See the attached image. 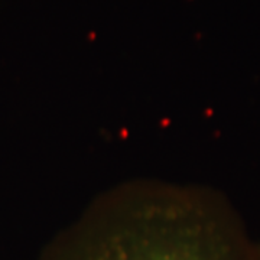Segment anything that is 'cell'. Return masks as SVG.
I'll use <instances>...</instances> for the list:
<instances>
[{
	"mask_svg": "<svg viewBox=\"0 0 260 260\" xmlns=\"http://www.w3.org/2000/svg\"><path fill=\"white\" fill-rule=\"evenodd\" d=\"M37 260H260L242 214L213 186L138 178L107 188Z\"/></svg>",
	"mask_w": 260,
	"mask_h": 260,
	"instance_id": "cell-1",
	"label": "cell"
},
{
	"mask_svg": "<svg viewBox=\"0 0 260 260\" xmlns=\"http://www.w3.org/2000/svg\"><path fill=\"white\" fill-rule=\"evenodd\" d=\"M257 249H259V254H260V239L257 240Z\"/></svg>",
	"mask_w": 260,
	"mask_h": 260,
	"instance_id": "cell-2",
	"label": "cell"
}]
</instances>
